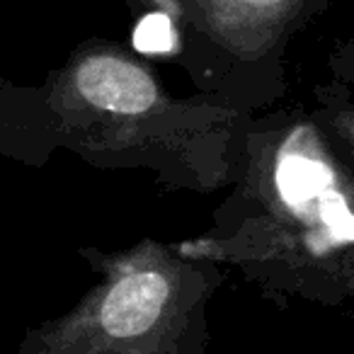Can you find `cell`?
Instances as JSON below:
<instances>
[{"label": "cell", "instance_id": "cell-3", "mask_svg": "<svg viewBox=\"0 0 354 354\" xmlns=\"http://www.w3.org/2000/svg\"><path fill=\"white\" fill-rule=\"evenodd\" d=\"M133 44L143 54H165L175 46V30L165 12H151L138 22Z\"/></svg>", "mask_w": 354, "mask_h": 354}, {"label": "cell", "instance_id": "cell-2", "mask_svg": "<svg viewBox=\"0 0 354 354\" xmlns=\"http://www.w3.org/2000/svg\"><path fill=\"white\" fill-rule=\"evenodd\" d=\"M71 80L85 104L107 114L136 117L160 102V90L153 75L127 56H88L75 64Z\"/></svg>", "mask_w": 354, "mask_h": 354}, {"label": "cell", "instance_id": "cell-4", "mask_svg": "<svg viewBox=\"0 0 354 354\" xmlns=\"http://www.w3.org/2000/svg\"><path fill=\"white\" fill-rule=\"evenodd\" d=\"M291 6V0H218V20H238V22H265L279 17L286 8Z\"/></svg>", "mask_w": 354, "mask_h": 354}, {"label": "cell", "instance_id": "cell-1", "mask_svg": "<svg viewBox=\"0 0 354 354\" xmlns=\"http://www.w3.org/2000/svg\"><path fill=\"white\" fill-rule=\"evenodd\" d=\"M177 301L172 274L160 260H133L27 354H177L160 342Z\"/></svg>", "mask_w": 354, "mask_h": 354}]
</instances>
